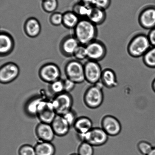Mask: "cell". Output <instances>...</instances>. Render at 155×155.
<instances>
[{"label":"cell","instance_id":"6da1fadb","mask_svg":"<svg viewBox=\"0 0 155 155\" xmlns=\"http://www.w3.org/2000/svg\"><path fill=\"white\" fill-rule=\"evenodd\" d=\"M74 30V36L80 45H86L96 39L97 25L87 18L80 20Z\"/></svg>","mask_w":155,"mask_h":155},{"label":"cell","instance_id":"7a4b0ae2","mask_svg":"<svg viewBox=\"0 0 155 155\" xmlns=\"http://www.w3.org/2000/svg\"><path fill=\"white\" fill-rule=\"evenodd\" d=\"M104 87L103 83L100 81L86 89L84 95L83 101L87 107L95 109L101 106L104 99Z\"/></svg>","mask_w":155,"mask_h":155},{"label":"cell","instance_id":"3957f363","mask_svg":"<svg viewBox=\"0 0 155 155\" xmlns=\"http://www.w3.org/2000/svg\"><path fill=\"white\" fill-rule=\"evenodd\" d=\"M147 35L139 33L132 38L127 45V52L131 57H143L151 47Z\"/></svg>","mask_w":155,"mask_h":155},{"label":"cell","instance_id":"277c9868","mask_svg":"<svg viewBox=\"0 0 155 155\" xmlns=\"http://www.w3.org/2000/svg\"><path fill=\"white\" fill-rule=\"evenodd\" d=\"M78 135L82 142L88 143L94 147L105 145L108 140L109 136L101 127H94L87 133Z\"/></svg>","mask_w":155,"mask_h":155},{"label":"cell","instance_id":"5b68a950","mask_svg":"<svg viewBox=\"0 0 155 155\" xmlns=\"http://www.w3.org/2000/svg\"><path fill=\"white\" fill-rule=\"evenodd\" d=\"M64 71L67 78L76 84L83 83L85 80L84 65L77 60L70 61L65 67Z\"/></svg>","mask_w":155,"mask_h":155},{"label":"cell","instance_id":"8992f818","mask_svg":"<svg viewBox=\"0 0 155 155\" xmlns=\"http://www.w3.org/2000/svg\"><path fill=\"white\" fill-rule=\"evenodd\" d=\"M51 103L57 114L62 116L72 109L74 100L70 93L64 92L56 95Z\"/></svg>","mask_w":155,"mask_h":155},{"label":"cell","instance_id":"52a82bcc","mask_svg":"<svg viewBox=\"0 0 155 155\" xmlns=\"http://www.w3.org/2000/svg\"><path fill=\"white\" fill-rule=\"evenodd\" d=\"M85 80L94 85L101 81L103 70L98 62L89 60L84 65Z\"/></svg>","mask_w":155,"mask_h":155},{"label":"cell","instance_id":"ba28073f","mask_svg":"<svg viewBox=\"0 0 155 155\" xmlns=\"http://www.w3.org/2000/svg\"><path fill=\"white\" fill-rule=\"evenodd\" d=\"M39 75L42 81L51 84L60 79L61 72L57 65L48 63L41 67L39 70Z\"/></svg>","mask_w":155,"mask_h":155},{"label":"cell","instance_id":"9c48e42d","mask_svg":"<svg viewBox=\"0 0 155 155\" xmlns=\"http://www.w3.org/2000/svg\"><path fill=\"white\" fill-rule=\"evenodd\" d=\"M87 59L98 62L104 58L107 54L106 45L100 40H95L86 45Z\"/></svg>","mask_w":155,"mask_h":155},{"label":"cell","instance_id":"30bf717a","mask_svg":"<svg viewBox=\"0 0 155 155\" xmlns=\"http://www.w3.org/2000/svg\"><path fill=\"white\" fill-rule=\"evenodd\" d=\"M101 127L109 136H115L120 133L122 126L117 118L113 115H105L101 121Z\"/></svg>","mask_w":155,"mask_h":155},{"label":"cell","instance_id":"8fae6325","mask_svg":"<svg viewBox=\"0 0 155 155\" xmlns=\"http://www.w3.org/2000/svg\"><path fill=\"white\" fill-rule=\"evenodd\" d=\"M20 69L18 65L10 62L3 65L0 68V82L8 84L14 81L19 76Z\"/></svg>","mask_w":155,"mask_h":155},{"label":"cell","instance_id":"7c38bea8","mask_svg":"<svg viewBox=\"0 0 155 155\" xmlns=\"http://www.w3.org/2000/svg\"><path fill=\"white\" fill-rule=\"evenodd\" d=\"M57 115L51 101L44 99L39 106L36 116L41 122L51 124Z\"/></svg>","mask_w":155,"mask_h":155},{"label":"cell","instance_id":"4fadbf2b","mask_svg":"<svg viewBox=\"0 0 155 155\" xmlns=\"http://www.w3.org/2000/svg\"><path fill=\"white\" fill-rule=\"evenodd\" d=\"M138 19L142 28L149 30L155 28V7L150 6L144 8L140 13Z\"/></svg>","mask_w":155,"mask_h":155},{"label":"cell","instance_id":"5bb4252c","mask_svg":"<svg viewBox=\"0 0 155 155\" xmlns=\"http://www.w3.org/2000/svg\"><path fill=\"white\" fill-rule=\"evenodd\" d=\"M35 133L41 141L51 142L56 136L51 124L41 122L36 127Z\"/></svg>","mask_w":155,"mask_h":155},{"label":"cell","instance_id":"9a60e30c","mask_svg":"<svg viewBox=\"0 0 155 155\" xmlns=\"http://www.w3.org/2000/svg\"><path fill=\"white\" fill-rule=\"evenodd\" d=\"M80 45L75 36H66L61 42L60 51L63 55L67 57L73 56L76 49Z\"/></svg>","mask_w":155,"mask_h":155},{"label":"cell","instance_id":"2e32d148","mask_svg":"<svg viewBox=\"0 0 155 155\" xmlns=\"http://www.w3.org/2000/svg\"><path fill=\"white\" fill-rule=\"evenodd\" d=\"M51 124L56 136L60 137L67 135L71 127L63 116L60 115H57Z\"/></svg>","mask_w":155,"mask_h":155},{"label":"cell","instance_id":"e0dca14e","mask_svg":"<svg viewBox=\"0 0 155 155\" xmlns=\"http://www.w3.org/2000/svg\"><path fill=\"white\" fill-rule=\"evenodd\" d=\"M14 41L8 33L1 32L0 35V54L1 57L8 55L14 48Z\"/></svg>","mask_w":155,"mask_h":155},{"label":"cell","instance_id":"ac0fdd59","mask_svg":"<svg viewBox=\"0 0 155 155\" xmlns=\"http://www.w3.org/2000/svg\"><path fill=\"white\" fill-rule=\"evenodd\" d=\"M24 30L25 34L28 37L34 38L40 34L41 27L37 19L35 18H30L25 21Z\"/></svg>","mask_w":155,"mask_h":155},{"label":"cell","instance_id":"d6986e66","mask_svg":"<svg viewBox=\"0 0 155 155\" xmlns=\"http://www.w3.org/2000/svg\"><path fill=\"white\" fill-rule=\"evenodd\" d=\"M104 87L112 89L117 87L118 83L116 74L110 68H106L103 70L101 81Z\"/></svg>","mask_w":155,"mask_h":155},{"label":"cell","instance_id":"ffe728a7","mask_svg":"<svg viewBox=\"0 0 155 155\" xmlns=\"http://www.w3.org/2000/svg\"><path fill=\"white\" fill-rule=\"evenodd\" d=\"M73 127L78 134H80L87 133L94 127L92 120L86 116L78 117Z\"/></svg>","mask_w":155,"mask_h":155},{"label":"cell","instance_id":"44dd1931","mask_svg":"<svg viewBox=\"0 0 155 155\" xmlns=\"http://www.w3.org/2000/svg\"><path fill=\"white\" fill-rule=\"evenodd\" d=\"M106 18L105 10L94 7L91 8L90 13L87 19L96 25H98L104 23Z\"/></svg>","mask_w":155,"mask_h":155},{"label":"cell","instance_id":"7402d4cb","mask_svg":"<svg viewBox=\"0 0 155 155\" xmlns=\"http://www.w3.org/2000/svg\"><path fill=\"white\" fill-rule=\"evenodd\" d=\"M36 155H54L56 148L51 142L41 141L34 147Z\"/></svg>","mask_w":155,"mask_h":155},{"label":"cell","instance_id":"603a6c76","mask_svg":"<svg viewBox=\"0 0 155 155\" xmlns=\"http://www.w3.org/2000/svg\"><path fill=\"white\" fill-rule=\"evenodd\" d=\"M80 20L78 16L73 12H67L63 14V24L67 28L75 29Z\"/></svg>","mask_w":155,"mask_h":155},{"label":"cell","instance_id":"cb8c5ba5","mask_svg":"<svg viewBox=\"0 0 155 155\" xmlns=\"http://www.w3.org/2000/svg\"><path fill=\"white\" fill-rule=\"evenodd\" d=\"M44 99L41 97H35L27 103L25 110L27 114L31 116H36L39 105Z\"/></svg>","mask_w":155,"mask_h":155},{"label":"cell","instance_id":"d4e9b609","mask_svg":"<svg viewBox=\"0 0 155 155\" xmlns=\"http://www.w3.org/2000/svg\"><path fill=\"white\" fill-rule=\"evenodd\" d=\"M143 62L148 68H155V47L152 46L143 57Z\"/></svg>","mask_w":155,"mask_h":155},{"label":"cell","instance_id":"484cf974","mask_svg":"<svg viewBox=\"0 0 155 155\" xmlns=\"http://www.w3.org/2000/svg\"><path fill=\"white\" fill-rule=\"evenodd\" d=\"M58 6V0H42V8L47 13H54L57 10Z\"/></svg>","mask_w":155,"mask_h":155},{"label":"cell","instance_id":"4316f807","mask_svg":"<svg viewBox=\"0 0 155 155\" xmlns=\"http://www.w3.org/2000/svg\"><path fill=\"white\" fill-rule=\"evenodd\" d=\"M94 147L86 142H82L78 149V154L79 155H94Z\"/></svg>","mask_w":155,"mask_h":155},{"label":"cell","instance_id":"83f0119b","mask_svg":"<svg viewBox=\"0 0 155 155\" xmlns=\"http://www.w3.org/2000/svg\"><path fill=\"white\" fill-rule=\"evenodd\" d=\"M92 8L87 7L81 3L79 2L74 6V12L78 16L86 17L87 18Z\"/></svg>","mask_w":155,"mask_h":155},{"label":"cell","instance_id":"f1b7e54d","mask_svg":"<svg viewBox=\"0 0 155 155\" xmlns=\"http://www.w3.org/2000/svg\"><path fill=\"white\" fill-rule=\"evenodd\" d=\"M50 84V90L55 96L65 92L64 80L60 79Z\"/></svg>","mask_w":155,"mask_h":155},{"label":"cell","instance_id":"f546056e","mask_svg":"<svg viewBox=\"0 0 155 155\" xmlns=\"http://www.w3.org/2000/svg\"><path fill=\"white\" fill-rule=\"evenodd\" d=\"M153 147L150 142L146 141H141L137 144L138 150L143 155H148Z\"/></svg>","mask_w":155,"mask_h":155},{"label":"cell","instance_id":"4dcf8cb0","mask_svg":"<svg viewBox=\"0 0 155 155\" xmlns=\"http://www.w3.org/2000/svg\"><path fill=\"white\" fill-rule=\"evenodd\" d=\"M73 56L76 59V60L79 61L87 58L86 45H79L74 52Z\"/></svg>","mask_w":155,"mask_h":155},{"label":"cell","instance_id":"1f68e13d","mask_svg":"<svg viewBox=\"0 0 155 155\" xmlns=\"http://www.w3.org/2000/svg\"><path fill=\"white\" fill-rule=\"evenodd\" d=\"M19 155H36L35 147L28 144L21 146L18 150Z\"/></svg>","mask_w":155,"mask_h":155},{"label":"cell","instance_id":"d6a6232c","mask_svg":"<svg viewBox=\"0 0 155 155\" xmlns=\"http://www.w3.org/2000/svg\"><path fill=\"white\" fill-rule=\"evenodd\" d=\"M50 22L54 26H59L63 24V14L59 12H54L50 18Z\"/></svg>","mask_w":155,"mask_h":155},{"label":"cell","instance_id":"836d02e7","mask_svg":"<svg viewBox=\"0 0 155 155\" xmlns=\"http://www.w3.org/2000/svg\"><path fill=\"white\" fill-rule=\"evenodd\" d=\"M62 116L71 127L73 126L78 118L76 113L72 109Z\"/></svg>","mask_w":155,"mask_h":155},{"label":"cell","instance_id":"e575fe53","mask_svg":"<svg viewBox=\"0 0 155 155\" xmlns=\"http://www.w3.org/2000/svg\"><path fill=\"white\" fill-rule=\"evenodd\" d=\"M111 0H95L94 7L106 10L110 6Z\"/></svg>","mask_w":155,"mask_h":155},{"label":"cell","instance_id":"d590c367","mask_svg":"<svg viewBox=\"0 0 155 155\" xmlns=\"http://www.w3.org/2000/svg\"><path fill=\"white\" fill-rule=\"evenodd\" d=\"M64 92L69 93L73 90L76 84L73 81L68 78L64 80Z\"/></svg>","mask_w":155,"mask_h":155},{"label":"cell","instance_id":"8d00e7d4","mask_svg":"<svg viewBox=\"0 0 155 155\" xmlns=\"http://www.w3.org/2000/svg\"><path fill=\"white\" fill-rule=\"evenodd\" d=\"M147 36L151 46L155 47V28L150 30Z\"/></svg>","mask_w":155,"mask_h":155},{"label":"cell","instance_id":"74e56055","mask_svg":"<svg viewBox=\"0 0 155 155\" xmlns=\"http://www.w3.org/2000/svg\"><path fill=\"white\" fill-rule=\"evenodd\" d=\"M95 0H80V2L87 6V7L92 8L94 7Z\"/></svg>","mask_w":155,"mask_h":155},{"label":"cell","instance_id":"f35d334b","mask_svg":"<svg viewBox=\"0 0 155 155\" xmlns=\"http://www.w3.org/2000/svg\"><path fill=\"white\" fill-rule=\"evenodd\" d=\"M151 86L153 91L155 93V78L153 80Z\"/></svg>","mask_w":155,"mask_h":155},{"label":"cell","instance_id":"ab89813d","mask_svg":"<svg viewBox=\"0 0 155 155\" xmlns=\"http://www.w3.org/2000/svg\"><path fill=\"white\" fill-rule=\"evenodd\" d=\"M148 155H155V147H153L152 150Z\"/></svg>","mask_w":155,"mask_h":155},{"label":"cell","instance_id":"60d3db41","mask_svg":"<svg viewBox=\"0 0 155 155\" xmlns=\"http://www.w3.org/2000/svg\"><path fill=\"white\" fill-rule=\"evenodd\" d=\"M70 155H79L78 154H76V153H74V154H72Z\"/></svg>","mask_w":155,"mask_h":155}]
</instances>
